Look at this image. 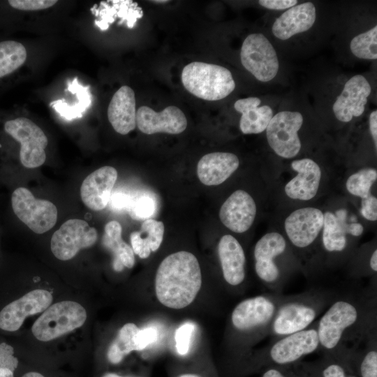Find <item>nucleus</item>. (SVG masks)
Returning <instances> with one entry per match:
<instances>
[{
  "label": "nucleus",
  "instance_id": "f257e3e1",
  "mask_svg": "<svg viewBox=\"0 0 377 377\" xmlns=\"http://www.w3.org/2000/svg\"><path fill=\"white\" fill-rule=\"evenodd\" d=\"M376 290L334 300L317 321L320 350L325 355L355 350L376 332Z\"/></svg>",
  "mask_w": 377,
  "mask_h": 377
},
{
  "label": "nucleus",
  "instance_id": "f03ea898",
  "mask_svg": "<svg viewBox=\"0 0 377 377\" xmlns=\"http://www.w3.org/2000/svg\"><path fill=\"white\" fill-rule=\"evenodd\" d=\"M202 285L200 265L191 253L180 251L165 257L155 277V293L165 306L180 309L191 304Z\"/></svg>",
  "mask_w": 377,
  "mask_h": 377
},
{
  "label": "nucleus",
  "instance_id": "7ed1b4c3",
  "mask_svg": "<svg viewBox=\"0 0 377 377\" xmlns=\"http://www.w3.org/2000/svg\"><path fill=\"white\" fill-rule=\"evenodd\" d=\"M333 300L330 292L318 290L284 295L271 323L268 336L274 339L307 329Z\"/></svg>",
  "mask_w": 377,
  "mask_h": 377
},
{
  "label": "nucleus",
  "instance_id": "20e7f679",
  "mask_svg": "<svg viewBox=\"0 0 377 377\" xmlns=\"http://www.w3.org/2000/svg\"><path fill=\"white\" fill-rule=\"evenodd\" d=\"M182 82L191 94L210 101L227 97L235 88L232 75L228 68L200 61H193L184 66Z\"/></svg>",
  "mask_w": 377,
  "mask_h": 377
},
{
  "label": "nucleus",
  "instance_id": "39448f33",
  "mask_svg": "<svg viewBox=\"0 0 377 377\" xmlns=\"http://www.w3.org/2000/svg\"><path fill=\"white\" fill-rule=\"evenodd\" d=\"M284 295L271 293L241 301L231 313L232 327L239 332L268 336L272 320Z\"/></svg>",
  "mask_w": 377,
  "mask_h": 377
},
{
  "label": "nucleus",
  "instance_id": "423d86ee",
  "mask_svg": "<svg viewBox=\"0 0 377 377\" xmlns=\"http://www.w3.org/2000/svg\"><path fill=\"white\" fill-rule=\"evenodd\" d=\"M87 311L74 301H61L47 308L34 322L31 331L39 341H49L83 325Z\"/></svg>",
  "mask_w": 377,
  "mask_h": 377
},
{
  "label": "nucleus",
  "instance_id": "0eeeda50",
  "mask_svg": "<svg viewBox=\"0 0 377 377\" xmlns=\"http://www.w3.org/2000/svg\"><path fill=\"white\" fill-rule=\"evenodd\" d=\"M3 131L20 145L19 159L24 168H36L44 164L48 140L38 125L28 118L17 117L4 123Z\"/></svg>",
  "mask_w": 377,
  "mask_h": 377
},
{
  "label": "nucleus",
  "instance_id": "6e6552de",
  "mask_svg": "<svg viewBox=\"0 0 377 377\" xmlns=\"http://www.w3.org/2000/svg\"><path fill=\"white\" fill-rule=\"evenodd\" d=\"M318 350L320 343L316 321L306 330L274 339L263 353L267 364L285 366L295 363Z\"/></svg>",
  "mask_w": 377,
  "mask_h": 377
},
{
  "label": "nucleus",
  "instance_id": "1a4fd4ad",
  "mask_svg": "<svg viewBox=\"0 0 377 377\" xmlns=\"http://www.w3.org/2000/svg\"><path fill=\"white\" fill-rule=\"evenodd\" d=\"M286 249L285 238L276 232L263 235L254 247L256 274L272 293H281L283 290L284 277L276 260L283 255Z\"/></svg>",
  "mask_w": 377,
  "mask_h": 377
},
{
  "label": "nucleus",
  "instance_id": "9d476101",
  "mask_svg": "<svg viewBox=\"0 0 377 377\" xmlns=\"http://www.w3.org/2000/svg\"><path fill=\"white\" fill-rule=\"evenodd\" d=\"M10 203L15 215L37 234L47 232L57 223V207L49 200L36 198L25 187L19 186L13 190Z\"/></svg>",
  "mask_w": 377,
  "mask_h": 377
},
{
  "label": "nucleus",
  "instance_id": "9b49d317",
  "mask_svg": "<svg viewBox=\"0 0 377 377\" xmlns=\"http://www.w3.org/2000/svg\"><path fill=\"white\" fill-rule=\"evenodd\" d=\"M240 60L246 70L263 82L274 79L279 69L274 47L260 33L251 34L244 39L241 47Z\"/></svg>",
  "mask_w": 377,
  "mask_h": 377
},
{
  "label": "nucleus",
  "instance_id": "f8f14e48",
  "mask_svg": "<svg viewBox=\"0 0 377 377\" xmlns=\"http://www.w3.org/2000/svg\"><path fill=\"white\" fill-rule=\"evenodd\" d=\"M303 116L297 111L283 110L274 114L267 128V142L279 156L292 158L301 149L298 131L303 124Z\"/></svg>",
  "mask_w": 377,
  "mask_h": 377
},
{
  "label": "nucleus",
  "instance_id": "ddd939ff",
  "mask_svg": "<svg viewBox=\"0 0 377 377\" xmlns=\"http://www.w3.org/2000/svg\"><path fill=\"white\" fill-rule=\"evenodd\" d=\"M98 239L95 228L82 219H73L64 222L52 235L50 247L60 260L73 258L80 250L93 246Z\"/></svg>",
  "mask_w": 377,
  "mask_h": 377
},
{
  "label": "nucleus",
  "instance_id": "4468645a",
  "mask_svg": "<svg viewBox=\"0 0 377 377\" xmlns=\"http://www.w3.org/2000/svg\"><path fill=\"white\" fill-rule=\"evenodd\" d=\"M52 300L51 293L36 289L10 302L0 311V329L10 332L18 330L27 316L43 312Z\"/></svg>",
  "mask_w": 377,
  "mask_h": 377
},
{
  "label": "nucleus",
  "instance_id": "2eb2a0df",
  "mask_svg": "<svg viewBox=\"0 0 377 377\" xmlns=\"http://www.w3.org/2000/svg\"><path fill=\"white\" fill-rule=\"evenodd\" d=\"M323 213L317 208L304 207L289 214L284 229L291 244L299 249L311 246L323 226Z\"/></svg>",
  "mask_w": 377,
  "mask_h": 377
},
{
  "label": "nucleus",
  "instance_id": "dca6fc26",
  "mask_svg": "<svg viewBox=\"0 0 377 377\" xmlns=\"http://www.w3.org/2000/svg\"><path fill=\"white\" fill-rule=\"evenodd\" d=\"M371 88L362 75L351 77L344 84L332 105L335 117L341 122H349L361 116L365 110Z\"/></svg>",
  "mask_w": 377,
  "mask_h": 377
},
{
  "label": "nucleus",
  "instance_id": "f3484780",
  "mask_svg": "<svg viewBox=\"0 0 377 377\" xmlns=\"http://www.w3.org/2000/svg\"><path fill=\"white\" fill-rule=\"evenodd\" d=\"M136 126L145 134L157 133L179 134L187 127V119L177 107L170 105L158 112L148 106H141L136 112Z\"/></svg>",
  "mask_w": 377,
  "mask_h": 377
},
{
  "label": "nucleus",
  "instance_id": "a211bd4d",
  "mask_svg": "<svg viewBox=\"0 0 377 377\" xmlns=\"http://www.w3.org/2000/svg\"><path fill=\"white\" fill-rule=\"evenodd\" d=\"M256 212V204L250 194L243 190H237L221 205L219 218L231 231L242 233L251 227Z\"/></svg>",
  "mask_w": 377,
  "mask_h": 377
},
{
  "label": "nucleus",
  "instance_id": "6ab92c4d",
  "mask_svg": "<svg viewBox=\"0 0 377 377\" xmlns=\"http://www.w3.org/2000/svg\"><path fill=\"white\" fill-rule=\"evenodd\" d=\"M117 179V170L109 165L103 166L89 174L80 187L83 203L94 211L103 209L108 205Z\"/></svg>",
  "mask_w": 377,
  "mask_h": 377
},
{
  "label": "nucleus",
  "instance_id": "aec40b11",
  "mask_svg": "<svg viewBox=\"0 0 377 377\" xmlns=\"http://www.w3.org/2000/svg\"><path fill=\"white\" fill-rule=\"evenodd\" d=\"M291 167L297 175L286 184V194L294 200H309L313 198L318 191L321 178L318 164L306 158L292 161Z\"/></svg>",
  "mask_w": 377,
  "mask_h": 377
},
{
  "label": "nucleus",
  "instance_id": "412c9836",
  "mask_svg": "<svg viewBox=\"0 0 377 377\" xmlns=\"http://www.w3.org/2000/svg\"><path fill=\"white\" fill-rule=\"evenodd\" d=\"M316 18V10L312 2H304L288 8L274 22L272 34L286 40L310 29Z\"/></svg>",
  "mask_w": 377,
  "mask_h": 377
},
{
  "label": "nucleus",
  "instance_id": "4be33fe9",
  "mask_svg": "<svg viewBox=\"0 0 377 377\" xmlns=\"http://www.w3.org/2000/svg\"><path fill=\"white\" fill-rule=\"evenodd\" d=\"M218 255L226 282L231 286L242 284L246 277V256L237 239L230 235L222 236L218 244Z\"/></svg>",
  "mask_w": 377,
  "mask_h": 377
},
{
  "label": "nucleus",
  "instance_id": "5701e85b",
  "mask_svg": "<svg viewBox=\"0 0 377 377\" xmlns=\"http://www.w3.org/2000/svg\"><path fill=\"white\" fill-rule=\"evenodd\" d=\"M108 117L114 130L126 135L136 126L135 97L128 86L121 87L113 95L108 108Z\"/></svg>",
  "mask_w": 377,
  "mask_h": 377
},
{
  "label": "nucleus",
  "instance_id": "b1692460",
  "mask_svg": "<svg viewBox=\"0 0 377 377\" xmlns=\"http://www.w3.org/2000/svg\"><path fill=\"white\" fill-rule=\"evenodd\" d=\"M238 157L229 152H213L204 155L198 161L197 175L207 186L222 184L238 168Z\"/></svg>",
  "mask_w": 377,
  "mask_h": 377
},
{
  "label": "nucleus",
  "instance_id": "393cba45",
  "mask_svg": "<svg viewBox=\"0 0 377 377\" xmlns=\"http://www.w3.org/2000/svg\"><path fill=\"white\" fill-rule=\"evenodd\" d=\"M258 97H248L237 100L234 108L242 114L239 128L244 134H258L265 131L274 116L273 110L267 105L260 106Z\"/></svg>",
  "mask_w": 377,
  "mask_h": 377
},
{
  "label": "nucleus",
  "instance_id": "a878e982",
  "mask_svg": "<svg viewBox=\"0 0 377 377\" xmlns=\"http://www.w3.org/2000/svg\"><path fill=\"white\" fill-rule=\"evenodd\" d=\"M122 228L117 221L108 222L104 228L103 245L114 256L113 268L117 272L124 267L132 268L135 264V256L132 248L121 237Z\"/></svg>",
  "mask_w": 377,
  "mask_h": 377
},
{
  "label": "nucleus",
  "instance_id": "bb28decb",
  "mask_svg": "<svg viewBox=\"0 0 377 377\" xmlns=\"http://www.w3.org/2000/svg\"><path fill=\"white\" fill-rule=\"evenodd\" d=\"M165 226L162 221L152 219L145 220L140 231L133 232L130 235L131 248L140 258H147L151 251L160 247L164 235Z\"/></svg>",
  "mask_w": 377,
  "mask_h": 377
},
{
  "label": "nucleus",
  "instance_id": "cd10ccee",
  "mask_svg": "<svg viewBox=\"0 0 377 377\" xmlns=\"http://www.w3.org/2000/svg\"><path fill=\"white\" fill-rule=\"evenodd\" d=\"M68 90L79 98V101L70 105L62 100H57L51 103L54 109L66 119L71 120L82 117L83 112L91 104V96L89 87L80 85L75 77L68 82Z\"/></svg>",
  "mask_w": 377,
  "mask_h": 377
},
{
  "label": "nucleus",
  "instance_id": "c85d7f7f",
  "mask_svg": "<svg viewBox=\"0 0 377 377\" xmlns=\"http://www.w3.org/2000/svg\"><path fill=\"white\" fill-rule=\"evenodd\" d=\"M323 246L328 253H341L346 249L348 240L343 227L331 212L323 214Z\"/></svg>",
  "mask_w": 377,
  "mask_h": 377
},
{
  "label": "nucleus",
  "instance_id": "c756f323",
  "mask_svg": "<svg viewBox=\"0 0 377 377\" xmlns=\"http://www.w3.org/2000/svg\"><path fill=\"white\" fill-rule=\"evenodd\" d=\"M139 328L134 323L125 324L119 330L107 353L108 359L111 364H119L126 355L136 350L135 336Z\"/></svg>",
  "mask_w": 377,
  "mask_h": 377
},
{
  "label": "nucleus",
  "instance_id": "7c9ffc66",
  "mask_svg": "<svg viewBox=\"0 0 377 377\" xmlns=\"http://www.w3.org/2000/svg\"><path fill=\"white\" fill-rule=\"evenodd\" d=\"M26 59L27 50L22 43L15 40L0 42V78L21 67Z\"/></svg>",
  "mask_w": 377,
  "mask_h": 377
},
{
  "label": "nucleus",
  "instance_id": "2f4dec72",
  "mask_svg": "<svg viewBox=\"0 0 377 377\" xmlns=\"http://www.w3.org/2000/svg\"><path fill=\"white\" fill-rule=\"evenodd\" d=\"M350 49L354 56L363 59H377V26L355 36Z\"/></svg>",
  "mask_w": 377,
  "mask_h": 377
},
{
  "label": "nucleus",
  "instance_id": "473e14b6",
  "mask_svg": "<svg viewBox=\"0 0 377 377\" xmlns=\"http://www.w3.org/2000/svg\"><path fill=\"white\" fill-rule=\"evenodd\" d=\"M377 171L374 168H364L351 175L347 179L346 186L352 195L361 198H368L371 195L372 185L376 181Z\"/></svg>",
  "mask_w": 377,
  "mask_h": 377
},
{
  "label": "nucleus",
  "instance_id": "72a5a7b5",
  "mask_svg": "<svg viewBox=\"0 0 377 377\" xmlns=\"http://www.w3.org/2000/svg\"><path fill=\"white\" fill-rule=\"evenodd\" d=\"M364 349L361 353L360 377H377V339L373 332L364 341Z\"/></svg>",
  "mask_w": 377,
  "mask_h": 377
},
{
  "label": "nucleus",
  "instance_id": "f704fd0d",
  "mask_svg": "<svg viewBox=\"0 0 377 377\" xmlns=\"http://www.w3.org/2000/svg\"><path fill=\"white\" fill-rule=\"evenodd\" d=\"M155 200L148 194L131 196L128 212L134 220L151 219L156 211Z\"/></svg>",
  "mask_w": 377,
  "mask_h": 377
},
{
  "label": "nucleus",
  "instance_id": "c9c22d12",
  "mask_svg": "<svg viewBox=\"0 0 377 377\" xmlns=\"http://www.w3.org/2000/svg\"><path fill=\"white\" fill-rule=\"evenodd\" d=\"M19 364L14 348L6 342H0V377H16Z\"/></svg>",
  "mask_w": 377,
  "mask_h": 377
},
{
  "label": "nucleus",
  "instance_id": "e433bc0d",
  "mask_svg": "<svg viewBox=\"0 0 377 377\" xmlns=\"http://www.w3.org/2000/svg\"><path fill=\"white\" fill-rule=\"evenodd\" d=\"M194 330L195 325L192 323H185L177 329L175 339L179 354L186 355L188 353Z\"/></svg>",
  "mask_w": 377,
  "mask_h": 377
},
{
  "label": "nucleus",
  "instance_id": "4c0bfd02",
  "mask_svg": "<svg viewBox=\"0 0 377 377\" xmlns=\"http://www.w3.org/2000/svg\"><path fill=\"white\" fill-rule=\"evenodd\" d=\"M55 0H10L9 5L15 9L20 10H39L54 6Z\"/></svg>",
  "mask_w": 377,
  "mask_h": 377
},
{
  "label": "nucleus",
  "instance_id": "58836bf2",
  "mask_svg": "<svg viewBox=\"0 0 377 377\" xmlns=\"http://www.w3.org/2000/svg\"><path fill=\"white\" fill-rule=\"evenodd\" d=\"M158 332L155 327H149L139 329L135 336L136 350H142L149 344L156 341Z\"/></svg>",
  "mask_w": 377,
  "mask_h": 377
},
{
  "label": "nucleus",
  "instance_id": "ea45409f",
  "mask_svg": "<svg viewBox=\"0 0 377 377\" xmlns=\"http://www.w3.org/2000/svg\"><path fill=\"white\" fill-rule=\"evenodd\" d=\"M327 364L323 367L320 377H357L349 373L346 368L337 360H328Z\"/></svg>",
  "mask_w": 377,
  "mask_h": 377
},
{
  "label": "nucleus",
  "instance_id": "a19ab883",
  "mask_svg": "<svg viewBox=\"0 0 377 377\" xmlns=\"http://www.w3.org/2000/svg\"><path fill=\"white\" fill-rule=\"evenodd\" d=\"M361 214L367 220H377V199L373 195L362 199Z\"/></svg>",
  "mask_w": 377,
  "mask_h": 377
},
{
  "label": "nucleus",
  "instance_id": "79ce46f5",
  "mask_svg": "<svg viewBox=\"0 0 377 377\" xmlns=\"http://www.w3.org/2000/svg\"><path fill=\"white\" fill-rule=\"evenodd\" d=\"M131 195L123 192L112 193L109 200L110 207L115 211L128 210Z\"/></svg>",
  "mask_w": 377,
  "mask_h": 377
},
{
  "label": "nucleus",
  "instance_id": "37998d69",
  "mask_svg": "<svg viewBox=\"0 0 377 377\" xmlns=\"http://www.w3.org/2000/svg\"><path fill=\"white\" fill-rule=\"evenodd\" d=\"M296 0H260L258 3L269 10H285L297 5Z\"/></svg>",
  "mask_w": 377,
  "mask_h": 377
},
{
  "label": "nucleus",
  "instance_id": "c03bdc74",
  "mask_svg": "<svg viewBox=\"0 0 377 377\" xmlns=\"http://www.w3.org/2000/svg\"><path fill=\"white\" fill-rule=\"evenodd\" d=\"M369 130L373 138L375 149H377V111L371 112L369 118Z\"/></svg>",
  "mask_w": 377,
  "mask_h": 377
},
{
  "label": "nucleus",
  "instance_id": "a18cd8bd",
  "mask_svg": "<svg viewBox=\"0 0 377 377\" xmlns=\"http://www.w3.org/2000/svg\"><path fill=\"white\" fill-rule=\"evenodd\" d=\"M262 377H288L285 375L281 371L274 367L269 368L265 371Z\"/></svg>",
  "mask_w": 377,
  "mask_h": 377
},
{
  "label": "nucleus",
  "instance_id": "49530a36",
  "mask_svg": "<svg viewBox=\"0 0 377 377\" xmlns=\"http://www.w3.org/2000/svg\"><path fill=\"white\" fill-rule=\"evenodd\" d=\"M370 267L374 272H377V250L375 249L371 256Z\"/></svg>",
  "mask_w": 377,
  "mask_h": 377
},
{
  "label": "nucleus",
  "instance_id": "de8ad7c7",
  "mask_svg": "<svg viewBox=\"0 0 377 377\" xmlns=\"http://www.w3.org/2000/svg\"><path fill=\"white\" fill-rule=\"evenodd\" d=\"M102 377H123V376H121L119 374H117L116 373H106L104 375L102 376Z\"/></svg>",
  "mask_w": 377,
  "mask_h": 377
},
{
  "label": "nucleus",
  "instance_id": "09e8293b",
  "mask_svg": "<svg viewBox=\"0 0 377 377\" xmlns=\"http://www.w3.org/2000/svg\"><path fill=\"white\" fill-rule=\"evenodd\" d=\"M178 377H200L198 375L193 374H184L179 376Z\"/></svg>",
  "mask_w": 377,
  "mask_h": 377
},
{
  "label": "nucleus",
  "instance_id": "8fccbe9b",
  "mask_svg": "<svg viewBox=\"0 0 377 377\" xmlns=\"http://www.w3.org/2000/svg\"><path fill=\"white\" fill-rule=\"evenodd\" d=\"M152 2H154V3H167L168 2V1H152Z\"/></svg>",
  "mask_w": 377,
  "mask_h": 377
},
{
  "label": "nucleus",
  "instance_id": "3c124183",
  "mask_svg": "<svg viewBox=\"0 0 377 377\" xmlns=\"http://www.w3.org/2000/svg\"><path fill=\"white\" fill-rule=\"evenodd\" d=\"M123 377H133V376H123Z\"/></svg>",
  "mask_w": 377,
  "mask_h": 377
}]
</instances>
